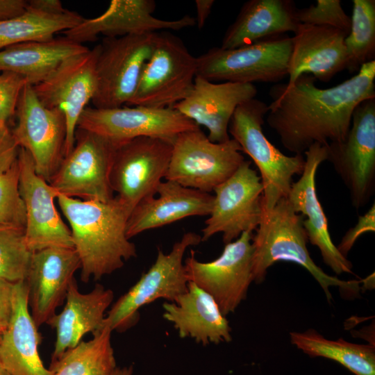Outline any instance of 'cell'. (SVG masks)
<instances>
[{
	"instance_id": "obj_1",
	"label": "cell",
	"mask_w": 375,
	"mask_h": 375,
	"mask_svg": "<svg viewBox=\"0 0 375 375\" xmlns=\"http://www.w3.org/2000/svg\"><path fill=\"white\" fill-rule=\"evenodd\" d=\"M375 60L342 83L319 88L310 74L292 83H278L269 92L272 99L266 118L281 144L303 155L312 144L327 145L345 139L352 115L362 101L375 98Z\"/></svg>"
},
{
	"instance_id": "obj_2",
	"label": "cell",
	"mask_w": 375,
	"mask_h": 375,
	"mask_svg": "<svg viewBox=\"0 0 375 375\" xmlns=\"http://www.w3.org/2000/svg\"><path fill=\"white\" fill-rule=\"evenodd\" d=\"M56 199L69 225L83 282L99 280L137 256L126 235L130 214L115 197L100 201L58 194Z\"/></svg>"
},
{
	"instance_id": "obj_3",
	"label": "cell",
	"mask_w": 375,
	"mask_h": 375,
	"mask_svg": "<svg viewBox=\"0 0 375 375\" xmlns=\"http://www.w3.org/2000/svg\"><path fill=\"white\" fill-rule=\"evenodd\" d=\"M302 215L293 210L287 198L280 199L271 210H263L252 238L253 281L262 283L272 265L288 261L306 269L319 284L328 301L331 299V286L339 287L344 292H357L361 281H343L330 276L315 263L307 249L308 239Z\"/></svg>"
},
{
	"instance_id": "obj_4",
	"label": "cell",
	"mask_w": 375,
	"mask_h": 375,
	"mask_svg": "<svg viewBox=\"0 0 375 375\" xmlns=\"http://www.w3.org/2000/svg\"><path fill=\"white\" fill-rule=\"evenodd\" d=\"M267 112V104L252 99L238 106L228 126L229 135L259 170L264 210H271L280 199L287 198L293 176L301 175L305 167L303 155L286 156L265 136L262 125Z\"/></svg>"
},
{
	"instance_id": "obj_5",
	"label": "cell",
	"mask_w": 375,
	"mask_h": 375,
	"mask_svg": "<svg viewBox=\"0 0 375 375\" xmlns=\"http://www.w3.org/2000/svg\"><path fill=\"white\" fill-rule=\"evenodd\" d=\"M292 49L285 34L235 49L212 47L197 57V76L214 82H278L288 76Z\"/></svg>"
},
{
	"instance_id": "obj_6",
	"label": "cell",
	"mask_w": 375,
	"mask_h": 375,
	"mask_svg": "<svg viewBox=\"0 0 375 375\" xmlns=\"http://www.w3.org/2000/svg\"><path fill=\"white\" fill-rule=\"evenodd\" d=\"M244 160L235 140L213 142L198 128L181 133L173 140L165 179L210 193L231 176Z\"/></svg>"
},
{
	"instance_id": "obj_7",
	"label": "cell",
	"mask_w": 375,
	"mask_h": 375,
	"mask_svg": "<svg viewBox=\"0 0 375 375\" xmlns=\"http://www.w3.org/2000/svg\"><path fill=\"white\" fill-rule=\"evenodd\" d=\"M201 242V235L187 232L168 253L158 249L154 263L108 312L105 322L112 331L122 333L135 325L141 307L158 299L175 303L186 292L188 279L183 256L188 247Z\"/></svg>"
},
{
	"instance_id": "obj_8",
	"label": "cell",
	"mask_w": 375,
	"mask_h": 375,
	"mask_svg": "<svg viewBox=\"0 0 375 375\" xmlns=\"http://www.w3.org/2000/svg\"><path fill=\"white\" fill-rule=\"evenodd\" d=\"M197 71V58L183 41L169 31H160L135 92L126 106L173 108L189 94Z\"/></svg>"
},
{
	"instance_id": "obj_9",
	"label": "cell",
	"mask_w": 375,
	"mask_h": 375,
	"mask_svg": "<svg viewBox=\"0 0 375 375\" xmlns=\"http://www.w3.org/2000/svg\"><path fill=\"white\" fill-rule=\"evenodd\" d=\"M158 32L104 38L96 62V108L126 106L133 97Z\"/></svg>"
},
{
	"instance_id": "obj_10",
	"label": "cell",
	"mask_w": 375,
	"mask_h": 375,
	"mask_svg": "<svg viewBox=\"0 0 375 375\" xmlns=\"http://www.w3.org/2000/svg\"><path fill=\"white\" fill-rule=\"evenodd\" d=\"M172 141L144 136L116 147L110 185L115 197L129 214L142 201L156 195L169 167Z\"/></svg>"
},
{
	"instance_id": "obj_11",
	"label": "cell",
	"mask_w": 375,
	"mask_h": 375,
	"mask_svg": "<svg viewBox=\"0 0 375 375\" xmlns=\"http://www.w3.org/2000/svg\"><path fill=\"white\" fill-rule=\"evenodd\" d=\"M117 145L77 128L74 147L62 159L49 184L58 194L83 200L110 201L115 197L110 174Z\"/></svg>"
},
{
	"instance_id": "obj_12",
	"label": "cell",
	"mask_w": 375,
	"mask_h": 375,
	"mask_svg": "<svg viewBox=\"0 0 375 375\" xmlns=\"http://www.w3.org/2000/svg\"><path fill=\"white\" fill-rule=\"evenodd\" d=\"M326 149V160L348 189L352 206L363 207L375 190V98L356 108L345 139L328 144Z\"/></svg>"
},
{
	"instance_id": "obj_13",
	"label": "cell",
	"mask_w": 375,
	"mask_h": 375,
	"mask_svg": "<svg viewBox=\"0 0 375 375\" xmlns=\"http://www.w3.org/2000/svg\"><path fill=\"white\" fill-rule=\"evenodd\" d=\"M10 129L19 148L31 155L35 172L49 183L65 156L66 119L58 108L44 106L31 85L20 94Z\"/></svg>"
},
{
	"instance_id": "obj_14",
	"label": "cell",
	"mask_w": 375,
	"mask_h": 375,
	"mask_svg": "<svg viewBox=\"0 0 375 375\" xmlns=\"http://www.w3.org/2000/svg\"><path fill=\"white\" fill-rule=\"evenodd\" d=\"M213 192L212 208L202 229L201 242L221 233L226 244L257 228L263 212V187L250 161L244 160Z\"/></svg>"
},
{
	"instance_id": "obj_15",
	"label": "cell",
	"mask_w": 375,
	"mask_h": 375,
	"mask_svg": "<svg viewBox=\"0 0 375 375\" xmlns=\"http://www.w3.org/2000/svg\"><path fill=\"white\" fill-rule=\"evenodd\" d=\"M252 232H244L225 244L223 251L210 262H200L194 251L184 261L188 281L211 295L222 313L234 312L245 299L252 276Z\"/></svg>"
},
{
	"instance_id": "obj_16",
	"label": "cell",
	"mask_w": 375,
	"mask_h": 375,
	"mask_svg": "<svg viewBox=\"0 0 375 375\" xmlns=\"http://www.w3.org/2000/svg\"><path fill=\"white\" fill-rule=\"evenodd\" d=\"M77 128L120 144L144 136L173 140L181 133L200 127L174 108L123 106L105 109L87 107Z\"/></svg>"
},
{
	"instance_id": "obj_17",
	"label": "cell",
	"mask_w": 375,
	"mask_h": 375,
	"mask_svg": "<svg viewBox=\"0 0 375 375\" xmlns=\"http://www.w3.org/2000/svg\"><path fill=\"white\" fill-rule=\"evenodd\" d=\"M99 44L63 60L42 82L32 85L40 102L60 109L66 119L65 156L72 149L78 119L97 89L96 62ZM64 156V157H65Z\"/></svg>"
},
{
	"instance_id": "obj_18",
	"label": "cell",
	"mask_w": 375,
	"mask_h": 375,
	"mask_svg": "<svg viewBox=\"0 0 375 375\" xmlns=\"http://www.w3.org/2000/svg\"><path fill=\"white\" fill-rule=\"evenodd\" d=\"M17 163L28 248L33 252L51 247L74 248L70 229L55 204L58 192L37 174L31 155L23 148L19 149Z\"/></svg>"
},
{
	"instance_id": "obj_19",
	"label": "cell",
	"mask_w": 375,
	"mask_h": 375,
	"mask_svg": "<svg viewBox=\"0 0 375 375\" xmlns=\"http://www.w3.org/2000/svg\"><path fill=\"white\" fill-rule=\"evenodd\" d=\"M80 269L74 248L51 247L33 252L24 282L29 310L38 328L56 313Z\"/></svg>"
},
{
	"instance_id": "obj_20",
	"label": "cell",
	"mask_w": 375,
	"mask_h": 375,
	"mask_svg": "<svg viewBox=\"0 0 375 375\" xmlns=\"http://www.w3.org/2000/svg\"><path fill=\"white\" fill-rule=\"evenodd\" d=\"M153 0H112L104 12L97 17L83 19L76 26L62 32L65 37L83 44L94 42L99 35L118 38L128 35L180 31L196 25L190 15L174 20L158 19L153 15Z\"/></svg>"
},
{
	"instance_id": "obj_21",
	"label": "cell",
	"mask_w": 375,
	"mask_h": 375,
	"mask_svg": "<svg viewBox=\"0 0 375 375\" xmlns=\"http://www.w3.org/2000/svg\"><path fill=\"white\" fill-rule=\"evenodd\" d=\"M305 154V167L293 182L287 199L293 210L304 217L303 225L310 242L318 247L323 261L335 274H352V264L333 244L327 217L318 199L315 177L321 163L327 160L326 145L312 144Z\"/></svg>"
},
{
	"instance_id": "obj_22",
	"label": "cell",
	"mask_w": 375,
	"mask_h": 375,
	"mask_svg": "<svg viewBox=\"0 0 375 375\" xmlns=\"http://www.w3.org/2000/svg\"><path fill=\"white\" fill-rule=\"evenodd\" d=\"M257 93L252 83H215L197 76L189 94L173 108L199 127L206 128L210 141L224 142L231 138L228 126L235 110Z\"/></svg>"
},
{
	"instance_id": "obj_23",
	"label": "cell",
	"mask_w": 375,
	"mask_h": 375,
	"mask_svg": "<svg viewBox=\"0 0 375 375\" xmlns=\"http://www.w3.org/2000/svg\"><path fill=\"white\" fill-rule=\"evenodd\" d=\"M347 36L342 31L331 26L299 24L292 37L288 83H292L303 74L328 82L347 69Z\"/></svg>"
},
{
	"instance_id": "obj_24",
	"label": "cell",
	"mask_w": 375,
	"mask_h": 375,
	"mask_svg": "<svg viewBox=\"0 0 375 375\" xmlns=\"http://www.w3.org/2000/svg\"><path fill=\"white\" fill-rule=\"evenodd\" d=\"M214 197L210 193L162 181L155 196L139 203L126 224L128 239L147 230L162 227L192 216H208Z\"/></svg>"
},
{
	"instance_id": "obj_25",
	"label": "cell",
	"mask_w": 375,
	"mask_h": 375,
	"mask_svg": "<svg viewBox=\"0 0 375 375\" xmlns=\"http://www.w3.org/2000/svg\"><path fill=\"white\" fill-rule=\"evenodd\" d=\"M41 338L29 310L27 285L16 283L10 317L0 340V360L9 375H52L40 357Z\"/></svg>"
},
{
	"instance_id": "obj_26",
	"label": "cell",
	"mask_w": 375,
	"mask_h": 375,
	"mask_svg": "<svg viewBox=\"0 0 375 375\" xmlns=\"http://www.w3.org/2000/svg\"><path fill=\"white\" fill-rule=\"evenodd\" d=\"M113 292L97 284L88 293L78 290L76 279L71 283L62 310L52 316L46 324L56 333L51 362L67 350L78 344L83 337L100 330L105 324V312L112 303Z\"/></svg>"
},
{
	"instance_id": "obj_27",
	"label": "cell",
	"mask_w": 375,
	"mask_h": 375,
	"mask_svg": "<svg viewBox=\"0 0 375 375\" xmlns=\"http://www.w3.org/2000/svg\"><path fill=\"white\" fill-rule=\"evenodd\" d=\"M162 307L163 317L182 338L190 337L203 345L232 340L228 321L213 297L192 281L175 303L165 302Z\"/></svg>"
},
{
	"instance_id": "obj_28",
	"label": "cell",
	"mask_w": 375,
	"mask_h": 375,
	"mask_svg": "<svg viewBox=\"0 0 375 375\" xmlns=\"http://www.w3.org/2000/svg\"><path fill=\"white\" fill-rule=\"evenodd\" d=\"M290 0H249L228 27L221 48L235 49L265 38L294 33L299 23Z\"/></svg>"
},
{
	"instance_id": "obj_29",
	"label": "cell",
	"mask_w": 375,
	"mask_h": 375,
	"mask_svg": "<svg viewBox=\"0 0 375 375\" xmlns=\"http://www.w3.org/2000/svg\"><path fill=\"white\" fill-rule=\"evenodd\" d=\"M89 49L65 36L17 44L0 50V72L17 74L35 85L49 76L63 60Z\"/></svg>"
},
{
	"instance_id": "obj_30",
	"label": "cell",
	"mask_w": 375,
	"mask_h": 375,
	"mask_svg": "<svg viewBox=\"0 0 375 375\" xmlns=\"http://www.w3.org/2000/svg\"><path fill=\"white\" fill-rule=\"evenodd\" d=\"M290 335L291 342L309 356L335 361L355 375H375L374 345L328 340L313 329Z\"/></svg>"
},
{
	"instance_id": "obj_31",
	"label": "cell",
	"mask_w": 375,
	"mask_h": 375,
	"mask_svg": "<svg viewBox=\"0 0 375 375\" xmlns=\"http://www.w3.org/2000/svg\"><path fill=\"white\" fill-rule=\"evenodd\" d=\"M83 19L69 10L51 14L28 6L22 15L0 22V50L24 42L51 40L55 34L76 26Z\"/></svg>"
},
{
	"instance_id": "obj_32",
	"label": "cell",
	"mask_w": 375,
	"mask_h": 375,
	"mask_svg": "<svg viewBox=\"0 0 375 375\" xmlns=\"http://www.w3.org/2000/svg\"><path fill=\"white\" fill-rule=\"evenodd\" d=\"M111 333L105 322L92 340L81 341L51 362L52 375H110L116 368Z\"/></svg>"
},
{
	"instance_id": "obj_33",
	"label": "cell",
	"mask_w": 375,
	"mask_h": 375,
	"mask_svg": "<svg viewBox=\"0 0 375 375\" xmlns=\"http://www.w3.org/2000/svg\"><path fill=\"white\" fill-rule=\"evenodd\" d=\"M344 42L349 72L359 70L363 64L374 60V0H353L351 27Z\"/></svg>"
},
{
	"instance_id": "obj_34",
	"label": "cell",
	"mask_w": 375,
	"mask_h": 375,
	"mask_svg": "<svg viewBox=\"0 0 375 375\" xmlns=\"http://www.w3.org/2000/svg\"><path fill=\"white\" fill-rule=\"evenodd\" d=\"M32 254L24 227L0 225V278L12 283L24 281Z\"/></svg>"
},
{
	"instance_id": "obj_35",
	"label": "cell",
	"mask_w": 375,
	"mask_h": 375,
	"mask_svg": "<svg viewBox=\"0 0 375 375\" xmlns=\"http://www.w3.org/2000/svg\"><path fill=\"white\" fill-rule=\"evenodd\" d=\"M26 215L19 190L17 159L0 177V225L25 226Z\"/></svg>"
},
{
	"instance_id": "obj_36",
	"label": "cell",
	"mask_w": 375,
	"mask_h": 375,
	"mask_svg": "<svg viewBox=\"0 0 375 375\" xmlns=\"http://www.w3.org/2000/svg\"><path fill=\"white\" fill-rule=\"evenodd\" d=\"M295 18L299 24L331 26L349 34L351 17L342 8L340 0H317L316 4L296 9Z\"/></svg>"
},
{
	"instance_id": "obj_37",
	"label": "cell",
	"mask_w": 375,
	"mask_h": 375,
	"mask_svg": "<svg viewBox=\"0 0 375 375\" xmlns=\"http://www.w3.org/2000/svg\"><path fill=\"white\" fill-rule=\"evenodd\" d=\"M26 79L9 72H0V124H8L15 116L17 102Z\"/></svg>"
},
{
	"instance_id": "obj_38",
	"label": "cell",
	"mask_w": 375,
	"mask_h": 375,
	"mask_svg": "<svg viewBox=\"0 0 375 375\" xmlns=\"http://www.w3.org/2000/svg\"><path fill=\"white\" fill-rule=\"evenodd\" d=\"M375 231V204H372L369 210L358 217L357 224L349 228L343 236L337 249L340 253L347 257L356 241L363 233Z\"/></svg>"
},
{
	"instance_id": "obj_39",
	"label": "cell",
	"mask_w": 375,
	"mask_h": 375,
	"mask_svg": "<svg viewBox=\"0 0 375 375\" xmlns=\"http://www.w3.org/2000/svg\"><path fill=\"white\" fill-rule=\"evenodd\" d=\"M19 149L8 124H0V177L13 166Z\"/></svg>"
},
{
	"instance_id": "obj_40",
	"label": "cell",
	"mask_w": 375,
	"mask_h": 375,
	"mask_svg": "<svg viewBox=\"0 0 375 375\" xmlns=\"http://www.w3.org/2000/svg\"><path fill=\"white\" fill-rule=\"evenodd\" d=\"M14 284L0 278V331L2 332L11 315Z\"/></svg>"
},
{
	"instance_id": "obj_41",
	"label": "cell",
	"mask_w": 375,
	"mask_h": 375,
	"mask_svg": "<svg viewBox=\"0 0 375 375\" xmlns=\"http://www.w3.org/2000/svg\"><path fill=\"white\" fill-rule=\"evenodd\" d=\"M28 6V1L0 0V22L5 21L24 13Z\"/></svg>"
},
{
	"instance_id": "obj_42",
	"label": "cell",
	"mask_w": 375,
	"mask_h": 375,
	"mask_svg": "<svg viewBox=\"0 0 375 375\" xmlns=\"http://www.w3.org/2000/svg\"><path fill=\"white\" fill-rule=\"evenodd\" d=\"M28 6L51 14H61L67 10L59 0H31L28 1Z\"/></svg>"
},
{
	"instance_id": "obj_43",
	"label": "cell",
	"mask_w": 375,
	"mask_h": 375,
	"mask_svg": "<svg viewBox=\"0 0 375 375\" xmlns=\"http://www.w3.org/2000/svg\"><path fill=\"white\" fill-rule=\"evenodd\" d=\"M214 0H196L197 17H195L197 28L201 29L211 12Z\"/></svg>"
},
{
	"instance_id": "obj_44",
	"label": "cell",
	"mask_w": 375,
	"mask_h": 375,
	"mask_svg": "<svg viewBox=\"0 0 375 375\" xmlns=\"http://www.w3.org/2000/svg\"><path fill=\"white\" fill-rule=\"evenodd\" d=\"M133 372V366L124 367L122 368L116 367L110 375H132Z\"/></svg>"
},
{
	"instance_id": "obj_45",
	"label": "cell",
	"mask_w": 375,
	"mask_h": 375,
	"mask_svg": "<svg viewBox=\"0 0 375 375\" xmlns=\"http://www.w3.org/2000/svg\"><path fill=\"white\" fill-rule=\"evenodd\" d=\"M0 375H9V374L6 372V370L3 367L1 362V360H0Z\"/></svg>"
},
{
	"instance_id": "obj_46",
	"label": "cell",
	"mask_w": 375,
	"mask_h": 375,
	"mask_svg": "<svg viewBox=\"0 0 375 375\" xmlns=\"http://www.w3.org/2000/svg\"><path fill=\"white\" fill-rule=\"evenodd\" d=\"M1 334H2V331H0V340H1Z\"/></svg>"
}]
</instances>
